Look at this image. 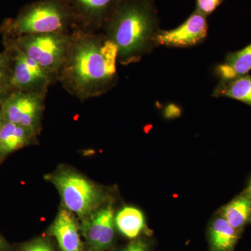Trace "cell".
I'll use <instances>...</instances> for the list:
<instances>
[{"mask_svg":"<svg viewBox=\"0 0 251 251\" xmlns=\"http://www.w3.org/2000/svg\"><path fill=\"white\" fill-rule=\"evenodd\" d=\"M117 50L102 31L75 29L57 81L81 101L100 97L118 82Z\"/></svg>","mask_w":251,"mask_h":251,"instance_id":"obj_1","label":"cell"},{"mask_svg":"<svg viewBox=\"0 0 251 251\" xmlns=\"http://www.w3.org/2000/svg\"><path fill=\"white\" fill-rule=\"evenodd\" d=\"M159 23L154 0H125L100 31L116 46L117 62L128 65L157 47Z\"/></svg>","mask_w":251,"mask_h":251,"instance_id":"obj_2","label":"cell"},{"mask_svg":"<svg viewBox=\"0 0 251 251\" xmlns=\"http://www.w3.org/2000/svg\"><path fill=\"white\" fill-rule=\"evenodd\" d=\"M76 28L66 0H36L25 5L15 17L5 20L0 31L6 39L29 34H70Z\"/></svg>","mask_w":251,"mask_h":251,"instance_id":"obj_3","label":"cell"},{"mask_svg":"<svg viewBox=\"0 0 251 251\" xmlns=\"http://www.w3.org/2000/svg\"><path fill=\"white\" fill-rule=\"evenodd\" d=\"M45 179L57 188L63 206L80 220L108 204L105 189L72 168L61 167L46 175Z\"/></svg>","mask_w":251,"mask_h":251,"instance_id":"obj_4","label":"cell"},{"mask_svg":"<svg viewBox=\"0 0 251 251\" xmlns=\"http://www.w3.org/2000/svg\"><path fill=\"white\" fill-rule=\"evenodd\" d=\"M72 33L29 34L6 39H4L5 48L25 54L57 79L70 45Z\"/></svg>","mask_w":251,"mask_h":251,"instance_id":"obj_5","label":"cell"},{"mask_svg":"<svg viewBox=\"0 0 251 251\" xmlns=\"http://www.w3.org/2000/svg\"><path fill=\"white\" fill-rule=\"evenodd\" d=\"M45 97L43 94L13 91L0 105L3 118L37 135L41 129Z\"/></svg>","mask_w":251,"mask_h":251,"instance_id":"obj_6","label":"cell"},{"mask_svg":"<svg viewBox=\"0 0 251 251\" xmlns=\"http://www.w3.org/2000/svg\"><path fill=\"white\" fill-rule=\"evenodd\" d=\"M11 54V80L14 90L46 95L57 77L16 50L6 48Z\"/></svg>","mask_w":251,"mask_h":251,"instance_id":"obj_7","label":"cell"},{"mask_svg":"<svg viewBox=\"0 0 251 251\" xmlns=\"http://www.w3.org/2000/svg\"><path fill=\"white\" fill-rule=\"evenodd\" d=\"M115 212L111 204L99 208L82 220L80 231L92 251H105L111 248L115 236Z\"/></svg>","mask_w":251,"mask_h":251,"instance_id":"obj_8","label":"cell"},{"mask_svg":"<svg viewBox=\"0 0 251 251\" xmlns=\"http://www.w3.org/2000/svg\"><path fill=\"white\" fill-rule=\"evenodd\" d=\"M75 18L76 29L99 32L125 0H66Z\"/></svg>","mask_w":251,"mask_h":251,"instance_id":"obj_9","label":"cell"},{"mask_svg":"<svg viewBox=\"0 0 251 251\" xmlns=\"http://www.w3.org/2000/svg\"><path fill=\"white\" fill-rule=\"evenodd\" d=\"M207 17L194 11L177 27L170 30L160 29L156 36V46L170 48H188L201 44L208 34Z\"/></svg>","mask_w":251,"mask_h":251,"instance_id":"obj_10","label":"cell"},{"mask_svg":"<svg viewBox=\"0 0 251 251\" xmlns=\"http://www.w3.org/2000/svg\"><path fill=\"white\" fill-rule=\"evenodd\" d=\"M80 226L75 215L62 206L50 228L62 251H82Z\"/></svg>","mask_w":251,"mask_h":251,"instance_id":"obj_11","label":"cell"},{"mask_svg":"<svg viewBox=\"0 0 251 251\" xmlns=\"http://www.w3.org/2000/svg\"><path fill=\"white\" fill-rule=\"evenodd\" d=\"M36 135L24 127L3 120L0 128V161L14 151L31 145Z\"/></svg>","mask_w":251,"mask_h":251,"instance_id":"obj_12","label":"cell"},{"mask_svg":"<svg viewBox=\"0 0 251 251\" xmlns=\"http://www.w3.org/2000/svg\"><path fill=\"white\" fill-rule=\"evenodd\" d=\"M251 70V44L240 50L229 52L225 62L216 67L219 83L247 75Z\"/></svg>","mask_w":251,"mask_h":251,"instance_id":"obj_13","label":"cell"},{"mask_svg":"<svg viewBox=\"0 0 251 251\" xmlns=\"http://www.w3.org/2000/svg\"><path fill=\"white\" fill-rule=\"evenodd\" d=\"M115 226L126 237L130 239L138 238L146 227L143 211L134 206L122 208L115 216Z\"/></svg>","mask_w":251,"mask_h":251,"instance_id":"obj_14","label":"cell"},{"mask_svg":"<svg viewBox=\"0 0 251 251\" xmlns=\"http://www.w3.org/2000/svg\"><path fill=\"white\" fill-rule=\"evenodd\" d=\"M238 237V230L234 228L224 218H216L209 228V240L212 251H231Z\"/></svg>","mask_w":251,"mask_h":251,"instance_id":"obj_15","label":"cell"},{"mask_svg":"<svg viewBox=\"0 0 251 251\" xmlns=\"http://www.w3.org/2000/svg\"><path fill=\"white\" fill-rule=\"evenodd\" d=\"M213 96L234 99L251 106V76L243 75L228 82L219 83Z\"/></svg>","mask_w":251,"mask_h":251,"instance_id":"obj_16","label":"cell"},{"mask_svg":"<svg viewBox=\"0 0 251 251\" xmlns=\"http://www.w3.org/2000/svg\"><path fill=\"white\" fill-rule=\"evenodd\" d=\"M222 217L237 230L242 228L251 221V197L243 196L233 200L223 209Z\"/></svg>","mask_w":251,"mask_h":251,"instance_id":"obj_17","label":"cell"},{"mask_svg":"<svg viewBox=\"0 0 251 251\" xmlns=\"http://www.w3.org/2000/svg\"><path fill=\"white\" fill-rule=\"evenodd\" d=\"M14 91L11 80V67H0V105Z\"/></svg>","mask_w":251,"mask_h":251,"instance_id":"obj_18","label":"cell"},{"mask_svg":"<svg viewBox=\"0 0 251 251\" xmlns=\"http://www.w3.org/2000/svg\"><path fill=\"white\" fill-rule=\"evenodd\" d=\"M225 0H196V11L208 17L214 13Z\"/></svg>","mask_w":251,"mask_h":251,"instance_id":"obj_19","label":"cell"},{"mask_svg":"<svg viewBox=\"0 0 251 251\" xmlns=\"http://www.w3.org/2000/svg\"><path fill=\"white\" fill-rule=\"evenodd\" d=\"M19 251H54V249L45 239H39L23 244Z\"/></svg>","mask_w":251,"mask_h":251,"instance_id":"obj_20","label":"cell"},{"mask_svg":"<svg viewBox=\"0 0 251 251\" xmlns=\"http://www.w3.org/2000/svg\"><path fill=\"white\" fill-rule=\"evenodd\" d=\"M122 251H149V245L145 239L137 238Z\"/></svg>","mask_w":251,"mask_h":251,"instance_id":"obj_21","label":"cell"},{"mask_svg":"<svg viewBox=\"0 0 251 251\" xmlns=\"http://www.w3.org/2000/svg\"><path fill=\"white\" fill-rule=\"evenodd\" d=\"M11 62V54L8 51L0 52V67H9Z\"/></svg>","mask_w":251,"mask_h":251,"instance_id":"obj_22","label":"cell"},{"mask_svg":"<svg viewBox=\"0 0 251 251\" xmlns=\"http://www.w3.org/2000/svg\"><path fill=\"white\" fill-rule=\"evenodd\" d=\"M9 246L4 238L0 234V251H7L9 250Z\"/></svg>","mask_w":251,"mask_h":251,"instance_id":"obj_23","label":"cell"},{"mask_svg":"<svg viewBox=\"0 0 251 251\" xmlns=\"http://www.w3.org/2000/svg\"><path fill=\"white\" fill-rule=\"evenodd\" d=\"M3 120H4V118H3L2 114H1V110H0V128H1V124H2Z\"/></svg>","mask_w":251,"mask_h":251,"instance_id":"obj_24","label":"cell"},{"mask_svg":"<svg viewBox=\"0 0 251 251\" xmlns=\"http://www.w3.org/2000/svg\"><path fill=\"white\" fill-rule=\"evenodd\" d=\"M87 251H92L90 250V249H87Z\"/></svg>","mask_w":251,"mask_h":251,"instance_id":"obj_25","label":"cell"},{"mask_svg":"<svg viewBox=\"0 0 251 251\" xmlns=\"http://www.w3.org/2000/svg\"><path fill=\"white\" fill-rule=\"evenodd\" d=\"M250 190H251V189Z\"/></svg>","mask_w":251,"mask_h":251,"instance_id":"obj_26","label":"cell"}]
</instances>
